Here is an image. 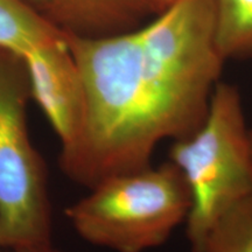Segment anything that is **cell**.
<instances>
[{
    "label": "cell",
    "mask_w": 252,
    "mask_h": 252,
    "mask_svg": "<svg viewBox=\"0 0 252 252\" xmlns=\"http://www.w3.org/2000/svg\"><path fill=\"white\" fill-rule=\"evenodd\" d=\"M64 35L65 32L30 1L0 0V49L21 58Z\"/></svg>",
    "instance_id": "52a82bcc"
},
{
    "label": "cell",
    "mask_w": 252,
    "mask_h": 252,
    "mask_svg": "<svg viewBox=\"0 0 252 252\" xmlns=\"http://www.w3.org/2000/svg\"><path fill=\"white\" fill-rule=\"evenodd\" d=\"M31 94L61 141L70 143L83 117V87L67 37L41 46L21 56Z\"/></svg>",
    "instance_id": "5b68a950"
},
{
    "label": "cell",
    "mask_w": 252,
    "mask_h": 252,
    "mask_svg": "<svg viewBox=\"0 0 252 252\" xmlns=\"http://www.w3.org/2000/svg\"><path fill=\"white\" fill-rule=\"evenodd\" d=\"M65 209L76 234L115 252H145L165 244L186 223L191 197L171 160L105 179Z\"/></svg>",
    "instance_id": "3957f363"
},
{
    "label": "cell",
    "mask_w": 252,
    "mask_h": 252,
    "mask_svg": "<svg viewBox=\"0 0 252 252\" xmlns=\"http://www.w3.org/2000/svg\"><path fill=\"white\" fill-rule=\"evenodd\" d=\"M0 252H61V251L56 250L54 247L49 248V249H45V250H14V249L0 247Z\"/></svg>",
    "instance_id": "8fae6325"
},
{
    "label": "cell",
    "mask_w": 252,
    "mask_h": 252,
    "mask_svg": "<svg viewBox=\"0 0 252 252\" xmlns=\"http://www.w3.org/2000/svg\"><path fill=\"white\" fill-rule=\"evenodd\" d=\"M176 1H179V0H150L152 8L159 9L160 12L163 11V9L168 8L169 6L174 5Z\"/></svg>",
    "instance_id": "30bf717a"
},
{
    "label": "cell",
    "mask_w": 252,
    "mask_h": 252,
    "mask_svg": "<svg viewBox=\"0 0 252 252\" xmlns=\"http://www.w3.org/2000/svg\"><path fill=\"white\" fill-rule=\"evenodd\" d=\"M203 252H252V195L220 217Z\"/></svg>",
    "instance_id": "9c48e42d"
},
{
    "label": "cell",
    "mask_w": 252,
    "mask_h": 252,
    "mask_svg": "<svg viewBox=\"0 0 252 252\" xmlns=\"http://www.w3.org/2000/svg\"><path fill=\"white\" fill-rule=\"evenodd\" d=\"M27 1H30L32 5L36 6V7L39 8L41 12H43V9L46 8V6L48 5V2L50 1V0H27Z\"/></svg>",
    "instance_id": "7c38bea8"
},
{
    "label": "cell",
    "mask_w": 252,
    "mask_h": 252,
    "mask_svg": "<svg viewBox=\"0 0 252 252\" xmlns=\"http://www.w3.org/2000/svg\"><path fill=\"white\" fill-rule=\"evenodd\" d=\"M151 8L150 0H50L42 13L63 32L94 37L133 30Z\"/></svg>",
    "instance_id": "8992f818"
},
{
    "label": "cell",
    "mask_w": 252,
    "mask_h": 252,
    "mask_svg": "<svg viewBox=\"0 0 252 252\" xmlns=\"http://www.w3.org/2000/svg\"><path fill=\"white\" fill-rule=\"evenodd\" d=\"M65 37L84 98L80 128L59 158L72 182L90 189L151 166L158 145L202 125L225 61L215 0H179L123 33Z\"/></svg>",
    "instance_id": "6da1fadb"
},
{
    "label": "cell",
    "mask_w": 252,
    "mask_h": 252,
    "mask_svg": "<svg viewBox=\"0 0 252 252\" xmlns=\"http://www.w3.org/2000/svg\"><path fill=\"white\" fill-rule=\"evenodd\" d=\"M30 80L20 56L0 49V247L53 248L48 172L31 139Z\"/></svg>",
    "instance_id": "277c9868"
},
{
    "label": "cell",
    "mask_w": 252,
    "mask_h": 252,
    "mask_svg": "<svg viewBox=\"0 0 252 252\" xmlns=\"http://www.w3.org/2000/svg\"><path fill=\"white\" fill-rule=\"evenodd\" d=\"M250 141H251V147H252V128H250Z\"/></svg>",
    "instance_id": "4fadbf2b"
},
{
    "label": "cell",
    "mask_w": 252,
    "mask_h": 252,
    "mask_svg": "<svg viewBox=\"0 0 252 252\" xmlns=\"http://www.w3.org/2000/svg\"><path fill=\"white\" fill-rule=\"evenodd\" d=\"M215 41L228 59H252V0H215Z\"/></svg>",
    "instance_id": "ba28073f"
},
{
    "label": "cell",
    "mask_w": 252,
    "mask_h": 252,
    "mask_svg": "<svg viewBox=\"0 0 252 252\" xmlns=\"http://www.w3.org/2000/svg\"><path fill=\"white\" fill-rule=\"evenodd\" d=\"M168 160L180 169L190 193L186 220L190 249L203 252L220 217L252 195L250 128L237 88L217 83L202 125L172 141Z\"/></svg>",
    "instance_id": "7a4b0ae2"
}]
</instances>
